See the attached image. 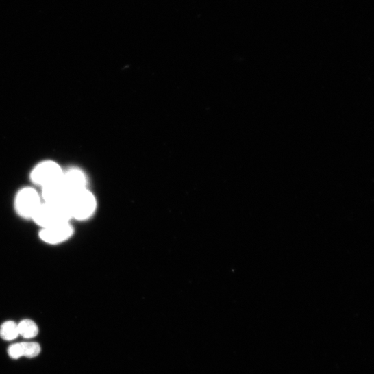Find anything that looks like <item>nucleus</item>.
Here are the masks:
<instances>
[{"label": "nucleus", "mask_w": 374, "mask_h": 374, "mask_svg": "<svg viewBox=\"0 0 374 374\" xmlns=\"http://www.w3.org/2000/svg\"><path fill=\"white\" fill-rule=\"evenodd\" d=\"M66 205L71 221H85L94 215L97 203L94 195L86 189L72 194Z\"/></svg>", "instance_id": "1"}, {"label": "nucleus", "mask_w": 374, "mask_h": 374, "mask_svg": "<svg viewBox=\"0 0 374 374\" xmlns=\"http://www.w3.org/2000/svg\"><path fill=\"white\" fill-rule=\"evenodd\" d=\"M42 203L40 194L34 186H24L15 195L14 208L19 217L32 221Z\"/></svg>", "instance_id": "2"}, {"label": "nucleus", "mask_w": 374, "mask_h": 374, "mask_svg": "<svg viewBox=\"0 0 374 374\" xmlns=\"http://www.w3.org/2000/svg\"><path fill=\"white\" fill-rule=\"evenodd\" d=\"M32 221L40 229L71 223L66 205L42 203Z\"/></svg>", "instance_id": "3"}, {"label": "nucleus", "mask_w": 374, "mask_h": 374, "mask_svg": "<svg viewBox=\"0 0 374 374\" xmlns=\"http://www.w3.org/2000/svg\"><path fill=\"white\" fill-rule=\"evenodd\" d=\"M64 172L58 163L51 160L44 161L33 169L30 173V179L34 186L41 189L60 180Z\"/></svg>", "instance_id": "4"}, {"label": "nucleus", "mask_w": 374, "mask_h": 374, "mask_svg": "<svg viewBox=\"0 0 374 374\" xmlns=\"http://www.w3.org/2000/svg\"><path fill=\"white\" fill-rule=\"evenodd\" d=\"M75 234V228L71 223L40 229L38 238L48 245H59L70 240Z\"/></svg>", "instance_id": "5"}, {"label": "nucleus", "mask_w": 374, "mask_h": 374, "mask_svg": "<svg viewBox=\"0 0 374 374\" xmlns=\"http://www.w3.org/2000/svg\"><path fill=\"white\" fill-rule=\"evenodd\" d=\"M40 197L44 203L65 205L71 194L59 180L40 189Z\"/></svg>", "instance_id": "6"}, {"label": "nucleus", "mask_w": 374, "mask_h": 374, "mask_svg": "<svg viewBox=\"0 0 374 374\" xmlns=\"http://www.w3.org/2000/svg\"><path fill=\"white\" fill-rule=\"evenodd\" d=\"M60 181L71 195L77 192L88 189V179L85 173L79 169L64 171Z\"/></svg>", "instance_id": "7"}, {"label": "nucleus", "mask_w": 374, "mask_h": 374, "mask_svg": "<svg viewBox=\"0 0 374 374\" xmlns=\"http://www.w3.org/2000/svg\"><path fill=\"white\" fill-rule=\"evenodd\" d=\"M20 336L18 326L14 321H8L0 327V337L3 340L10 341Z\"/></svg>", "instance_id": "8"}, {"label": "nucleus", "mask_w": 374, "mask_h": 374, "mask_svg": "<svg viewBox=\"0 0 374 374\" xmlns=\"http://www.w3.org/2000/svg\"><path fill=\"white\" fill-rule=\"evenodd\" d=\"M18 326L19 334L25 338H33L38 334V328L37 325L31 320H23L19 324H18Z\"/></svg>", "instance_id": "9"}, {"label": "nucleus", "mask_w": 374, "mask_h": 374, "mask_svg": "<svg viewBox=\"0 0 374 374\" xmlns=\"http://www.w3.org/2000/svg\"><path fill=\"white\" fill-rule=\"evenodd\" d=\"M23 356L27 358H34L40 353V346L36 342L21 343Z\"/></svg>", "instance_id": "10"}, {"label": "nucleus", "mask_w": 374, "mask_h": 374, "mask_svg": "<svg viewBox=\"0 0 374 374\" xmlns=\"http://www.w3.org/2000/svg\"><path fill=\"white\" fill-rule=\"evenodd\" d=\"M8 353L12 358L18 359L23 356L21 343L13 345L10 347Z\"/></svg>", "instance_id": "11"}]
</instances>
